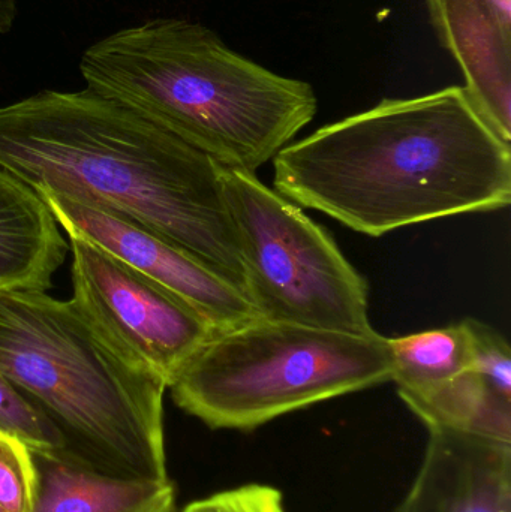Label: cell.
Masks as SVG:
<instances>
[{"mask_svg": "<svg viewBox=\"0 0 511 512\" xmlns=\"http://www.w3.org/2000/svg\"><path fill=\"white\" fill-rule=\"evenodd\" d=\"M0 170L108 210L245 292L221 164L113 99L86 87L0 107Z\"/></svg>", "mask_w": 511, "mask_h": 512, "instance_id": "cell-1", "label": "cell"}, {"mask_svg": "<svg viewBox=\"0 0 511 512\" xmlns=\"http://www.w3.org/2000/svg\"><path fill=\"white\" fill-rule=\"evenodd\" d=\"M275 191L369 237L506 209L511 149L464 87L384 99L275 156Z\"/></svg>", "mask_w": 511, "mask_h": 512, "instance_id": "cell-2", "label": "cell"}, {"mask_svg": "<svg viewBox=\"0 0 511 512\" xmlns=\"http://www.w3.org/2000/svg\"><path fill=\"white\" fill-rule=\"evenodd\" d=\"M87 89L218 164L255 174L314 120L311 84L276 74L192 21L156 18L84 51Z\"/></svg>", "mask_w": 511, "mask_h": 512, "instance_id": "cell-3", "label": "cell"}, {"mask_svg": "<svg viewBox=\"0 0 511 512\" xmlns=\"http://www.w3.org/2000/svg\"><path fill=\"white\" fill-rule=\"evenodd\" d=\"M0 372L102 468L168 480L167 385L114 345L74 301L0 292Z\"/></svg>", "mask_w": 511, "mask_h": 512, "instance_id": "cell-4", "label": "cell"}, {"mask_svg": "<svg viewBox=\"0 0 511 512\" xmlns=\"http://www.w3.org/2000/svg\"><path fill=\"white\" fill-rule=\"evenodd\" d=\"M389 337L255 318L215 331L170 384L174 403L210 429L249 430L392 381Z\"/></svg>", "mask_w": 511, "mask_h": 512, "instance_id": "cell-5", "label": "cell"}, {"mask_svg": "<svg viewBox=\"0 0 511 512\" xmlns=\"http://www.w3.org/2000/svg\"><path fill=\"white\" fill-rule=\"evenodd\" d=\"M225 201L258 318L351 334L375 333L369 286L326 228L248 171L221 165Z\"/></svg>", "mask_w": 511, "mask_h": 512, "instance_id": "cell-6", "label": "cell"}, {"mask_svg": "<svg viewBox=\"0 0 511 512\" xmlns=\"http://www.w3.org/2000/svg\"><path fill=\"white\" fill-rule=\"evenodd\" d=\"M75 306L170 387L215 328L185 301L89 240L68 234Z\"/></svg>", "mask_w": 511, "mask_h": 512, "instance_id": "cell-7", "label": "cell"}, {"mask_svg": "<svg viewBox=\"0 0 511 512\" xmlns=\"http://www.w3.org/2000/svg\"><path fill=\"white\" fill-rule=\"evenodd\" d=\"M36 194L66 234L89 240L164 286L216 331L258 318L242 289L179 246L93 204L48 191Z\"/></svg>", "mask_w": 511, "mask_h": 512, "instance_id": "cell-8", "label": "cell"}, {"mask_svg": "<svg viewBox=\"0 0 511 512\" xmlns=\"http://www.w3.org/2000/svg\"><path fill=\"white\" fill-rule=\"evenodd\" d=\"M428 432L422 465L396 512H511V442Z\"/></svg>", "mask_w": 511, "mask_h": 512, "instance_id": "cell-9", "label": "cell"}, {"mask_svg": "<svg viewBox=\"0 0 511 512\" xmlns=\"http://www.w3.org/2000/svg\"><path fill=\"white\" fill-rule=\"evenodd\" d=\"M464 90L492 131L511 141V0H426Z\"/></svg>", "mask_w": 511, "mask_h": 512, "instance_id": "cell-10", "label": "cell"}, {"mask_svg": "<svg viewBox=\"0 0 511 512\" xmlns=\"http://www.w3.org/2000/svg\"><path fill=\"white\" fill-rule=\"evenodd\" d=\"M33 495L29 512H176L168 480L126 477L102 468L71 447L32 450Z\"/></svg>", "mask_w": 511, "mask_h": 512, "instance_id": "cell-11", "label": "cell"}, {"mask_svg": "<svg viewBox=\"0 0 511 512\" xmlns=\"http://www.w3.org/2000/svg\"><path fill=\"white\" fill-rule=\"evenodd\" d=\"M68 249L44 200L0 170V292L47 291Z\"/></svg>", "mask_w": 511, "mask_h": 512, "instance_id": "cell-12", "label": "cell"}, {"mask_svg": "<svg viewBox=\"0 0 511 512\" xmlns=\"http://www.w3.org/2000/svg\"><path fill=\"white\" fill-rule=\"evenodd\" d=\"M392 381L413 414L428 426L456 382L473 366L467 319L449 327L389 339Z\"/></svg>", "mask_w": 511, "mask_h": 512, "instance_id": "cell-13", "label": "cell"}, {"mask_svg": "<svg viewBox=\"0 0 511 512\" xmlns=\"http://www.w3.org/2000/svg\"><path fill=\"white\" fill-rule=\"evenodd\" d=\"M0 433L20 439L32 450L71 447L62 430L0 372Z\"/></svg>", "mask_w": 511, "mask_h": 512, "instance_id": "cell-14", "label": "cell"}, {"mask_svg": "<svg viewBox=\"0 0 511 512\" xmlns=\"http://www.w3.org/2000/svg\"><path fill=\"white\" fill-rule=\"evenodd\" d=\"M473 348L471 369L492 391L511 400V349L503 334L477 319H467Z\"/></svg>", "mask_w": 511, "mask_h": 512, "instance_id": "cell-15", "label": "cell"}, {"mask_svg": "<svg viewBox=\"0 0 511 512\" xmlns=\"http://www.w3.org/2000/svg\"><path fill=\"white\" fill-rule=\"evenodd\" d=\"M33 495L30 448L0 433V508L5 512H29Z\"/></svg>", "mask_w": 511, "mask_h": 512, "instance_id": "cell-16", "label": "cell"}, {"mask_svg": "<svg viewBox=\"0 0 511 512\" xmlns=\"http://www.w3.org/2000/svg\"><path fill=\"white\" fill-rule=\"evenodd\" d=\"M179 512H287L278 490L263 484H248L215 493L186 505Z\"/></svg>", "mask_w": 511, "mask_h": 512, "instance_id": "cell-17", "label": "cell"}, {"mask_svg": "<svg viewBox=\"0 0 511 512\" xmlns=\"http://www.w3.org/2000/svg\"><path fill=\"white\" fill-rule=\"evenodd\" d=\"M17 14V0H0V35L11 32Z\"/></svg>", "mask_w": 511, "mask_h": 512, "instance_id": "cell-18", "label": "cell"}, {"mask_svg": "<svg viewBox=\"0 0 511 512\" xmlns=\"http://www.w3.org/2000/svg\"><path fill=\"white\" fill-rule=\"evenodd\" d=\"M0 512H5V511H3L2 508H0Z\"/></svg>", "mask_w": 511, "mask_h": 512, "instance_id": "cell-19", "label": "cell"}]
</instances>
